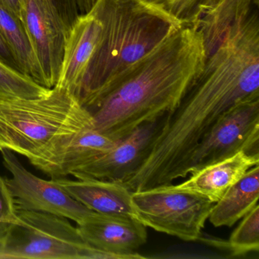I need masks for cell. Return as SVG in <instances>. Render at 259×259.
Returning a JSON list of instances; mask_svg holds the SVG:
<instances>
[{
  "label": "cell",
  "mask_w": 259,
  "mask_h": 259,
  "mask_svg": "<svg viewBox=\"0 0 259 259\" xmlns=\"http://www.w3.org/2000/svg\"><path fill=\"white\" fill-rule=\"evenodd\" d=\"M206 59L198 30L189 25L176 28L89 110L95 128L119 140L169 113L195 84Z\"/></svg>",
  "instance_id": "6da1fadb"
},
{
  "label": "cell",
  "mask_w": 259,
  "mask_h": 259,
  "mask_svg": "<svg viewBox=\"0 0 259 259\" xmlns=\"http://www.w3.org/2000/svg\"><path fill=\"white\" fill-rule=\"evenodd\" d=\"M101 35L74 96L90 110L138 61L182 24L143 0H96Z\"/></svg>",
  "instance_id": "7a4b0ae2"
},
{
  "label": "cell",
  "mask_w": 259,
  "mask_h": 259,
  "mask_svg": "<svg viewBox=\"0 0 259 259\" xmlns=\"http://www.w3.org/2000/svg\"><path fill=\"white\" fill-rule=\"evenodd\" d=\"M92 127L89 110L60 86L38 98L0 102V151L24 156L44 172L75 135Z\"/></svg>",
  "instance_id": "3957f363"
},
{
  "label": "cell",
  "mask_w": 259,
  "mask_h": 259,
  "mask_svg": "<svg viewBox=\"0 0 259 259\" xmlns=\"http://www.w3.org/2000/svg\"><path fill=\"white\" fill-rule=\"evenodd\" d=\"M18 215L0 244V259H117L87 243L67 218L34 210Z\"/></svg>",
  "instance_id": "277c9868"
},
{
  "label": "cell",
  "mask_w": 259,
  "mask_h": 259,
  "mask_svg": "<svg viewBox=\"0 0 259 259\" xmlns=\"http://www.w3.org/2000/svg\"><path fill=\"white\" fill-rule=\"evenodd\" d=\"M139 221L155 231L186 242L201 238L214 203L170 185L135 191L132 194Z\"/></svg>",
  "instance_id": "5b68a950"
},
{
  "label": "cell",
  "mask_w": 259,
  "mask_h": 259,
  "mask_svg": "<svg viewBox=\"0 0 259 259\" xmlns=\"http://www.w3.org/2000/svg\"><path fill=\"white\" fill-rule=\"evenodd\" d=\"M241 151L259 157V98L236 104L214 122L191 155L186 174Z\"/></svg>",
  "instance_id": "8992f818"
},
{
  "label": "cell",
  "mask_w": 259,
  "mask_h": 259,
  "mask_svg": "<svg viewBox=\"0 0 259 259\" xmlns=\"http://www.w3.org/2000/svg\"><path fill=\"white\" fill-rule=\"evenodd\" d=\"M3 163L11 174L5 179L17 210H34L63 217L79 224L93 210L75 200L57 180L31 174L10 150H2Z\"/></svg>",
  "instance_id": "52a82bcc"
},
{
  "label": "cell",
  "mask_w": 259,
  "mask_h": 259,
  "mask_svg": "<svg viewBox=\"0 0 259 259\" xmlns=\"http://www.w3.org/2000/svg\"><path fill=\"white\" fill-rule=\"evenodd\" d=\"M20 20L41 71L44 86L57 85L68 32L49 0H22Z\"/></svg>",
  "instance_id": "ba28073f"
},
{
  "label": "cell",
  "mask_w": 259,
  "mask_h": 259,
  "mask_svg": "<svg viewBox=\"0 0 259 259\" xmlns=\"http://www.w3.org/2000/svg\"><path fill=\"white\" fill-rule=\"evenodd\" d=\"M166 114L139 125L125 137L116 140L110 149L72 171L70 176L77 180H101L123 183L148 157Z\"/></svg>",
  "instance_id": "9c48e42d"
},
{
  "label": "cell",
  "mask_w": 259,
  "mask_h": 259,
  "mask_svg": "<svg viewBox=\"0 0 259 259\" xmlns=\"http://www.w3.org/2000/svg\"><path fill=\"white\" fill-rule=\"evenodd\" d=\"M77 227L87 243L117 259L145 257L136 251L146 243L147 227L135 218L94 211Z\"/></svg>",
  "instance_id": "30bf717a"
},
{
  "label": "cell",
  "mask_w": 259,
  "mask_h": 259,
  "mask_svg": "<svg viewBox=\"0 0 259 259\" xmlns=\"http://www.w3.org/2000/svg\"><path fill=\"white\" fill-rule=\"evenodd\" d=\"M258 163L259 157L239 151L231 157L191 172V177L186 181L170 186L174 189L198 194L216 203L232 185Z\"/></svg>",
  "instance_id": "8fae6325"
},
{
  "label": "cell",
  "mask_w": 259,
  "mask_h": 259,
  "mask_svg": "<svg viewBox=\"0 0 259 259\" xmlns=\"http://www.w3.org/2000/svg\"><path fill=\"white\" fill-rule=\"evenodd\" d=\"M75 200L97 213L122 215L139 221L133 192L122 183L101 180L57 179Z\"/></svg>",
  "instance_id": "7c38bea8"
},
{
  "label": "cell",
  "mask_w": 259,
  "mask_h": 259,
  "mask_svg": "<svg viewBox=\"0 0 259 259\" xmlns=\"http://www.w3.org/2000/svg\"><path fill=\"white\" fill-rule=\"evenodd\" d=\"M259 198L258 164L248 169L245 175L232 185L213 204L209 215L215 227H233L254 206Z\"/></svg>",
  "instance_id": "4fadbf2b"
},
{
  "label": "cell",
  "mask_w": 259,
  "mask_h": 259,
  "mask_svg": "<svg viewBox=\"0 0 259 259\" xmlns=\"http://www.w3.org/2000/svg\"><path fill=\"white\" fill-rule=\"evenodd\" d=\"M116 141L92 127L77 133L60 151L45 174L51 179L66 178L72 171L110 149Z\"/></svg>",
  "instance_id": "5bb4252c"
},
{
  "label": "cell",
  "mask_w": 259,
  "mask_h": 259,
  "mask_svg": "<svg viewBox=\"0 0 259 259\" xmlns=\"http://www.w3.org/2000/svg\"><path fill=\"white\" fill-rule=\"evenodd\" d=\"M259 0H218L203 13L193 25L201 34L206 57H209L224 40L230 27L253 9L258 8Z\"/></svg>",
  "instance_id": "9a60e30c"
},
{
  "label": "cell",
  "mask_w": 259,
  "mask_h": 259,
  "mask_svg": "<svg viewBox=\"0 0 259 259\" xmlns=\"http://www.w3.org/2000/svg\"><path fill=\"white\" fill-rule=\"evenodd\" d=\"M0 31L13 50L22 72L44 86L38 63L28 41L23 25L19 18L0 6ZM45 87V86H44Z\"/></svg>",
  "instance_id": "2e32d148"
},
{
  "label": "cell",
  "mask_w": 259,
  "mask_h": 259,
  "mask_svg": "<svg viewBox=\"0 0 259 259\" xmlns=\"http://www.w3.org/2000/svg\"><path fill=\"white\" fill-rule=\"evenodd\" d=\"M49 90L28 75L9 67L0 61V102L38 98L46 95Z\"/></svg>",
  "instance_id": "e0dca14e"
},
{
  "label": "cell",
  "mask_w": 259,
  "mask_h": 259,
  "mask_svg": "<svg viewBox=\"0 0 259 259\" xmlns=\"http://www.w3.org/2000/svg\"><path fill=\"white\" fill-rule=\"evenodd\" d=\"M227 249L233 256H241L259 250V206L248 212L232 233Z\"/></svg>",
  "instance_id": "ac0fdd59"
},
{
  "label": "cell",
  "mask_w": 259,
  "mask_h": 259,
  "mask_svg": "<svg viewBox=\"0 0 259 259\" xmlns=\"http://www.w3.org/2000/svg\"><path fill=\"white\" fill-rule=\"evenodd\" d=\"M166 12L182 25H192L205 0H143Z\"/></svg>",
  "instance_id": "d6986e66"
},
{
  "label": "cell",
  "mask_w": 259,
  "mask_h": 259,
  "mask_svg": "<svg viewBox=\"0 0 259 259\" xmlns=\"http://www.w3.org/2000/svg\"><path fill=\"white\" fill-rule=\"evenodd\" d=\"M19 219L16 204L6 184L5 179L0 177V244L5 239L10 227Z\"/></svg>",
  "instance_id": "ffe728a7"
},
{
  "label": "cell",
  "mask_w": 259,
  "mask_h": 259,
  "mask_svg": "<svg viewBox=\"0 0 259 259\" xmlns=\"http://www.w3.org/2000/svg\"><path fill=\"white\" fill-rule=\"evenodd\" d=\"M49 1L69 34V31L72 29L74 24L81 16L79 7H78V0H49Z\"/></svg>",
  "instance_id": "44dd1931"
},
{
  "label": "cell",
  "mask_w": 259,
  "mask_h": 259,
  "mask_svg": "<svg viewBox=\"0 0 259 259\" xmlns=\"http://www.w3.org/2000/svg\"><path fill=\"white\" fill-rule=\"evenodd\" d=\"M0 61L12 69L22 72L20 65H19L13 50L10 48V45L1 31H0Z\"/></svg>",
  "instance_id": "7402d4cb"
},
{
  "label": "cell",
  "mask_w": 259,
  "mask_h": 259,
  "mask_svg": "<svg viewBox=\"0 0 259 259\" xmlns=\"http://www.w3.org/2000/svg\"><path fill=\"white\" fill-rule=\"evenodd\" d=\"M22 0H0V6L20 19Z\"/></svg>",
  "instance_id": "603a6c76"
},
{
  "label": "cell",
  "mask_w": 259,
  "mask_h": 259,
  "mask_svg": "<svg viewBox=\"0 0 259 259\" xmlns=\"http://www.w3.org/2000/svg\"><path fill=\"white\" fill-rule=\"evenodd\" d=\"M95 2L96 0H78L80 14L83 15L89 13Z\"/></svg>",
  "instance_id": "cb8c5ba5"
},
{
  "label": "cell",
  "mask_w": 259,
  "mask_h": 259,
  "mask_svg": "<svg viewBox=\"0 0 259 259\" xmlns=\"http://www.w3.org/2000/svg\"><path fill=\"white\" fill-rule=\"evenodd\" d=\"M218 1V0H205L200 9L199 14L201 15L204 12L207 11L210 7H213Z\"/></svg>",
  "instance_id": "d4e9b609"
}]
</instances>
